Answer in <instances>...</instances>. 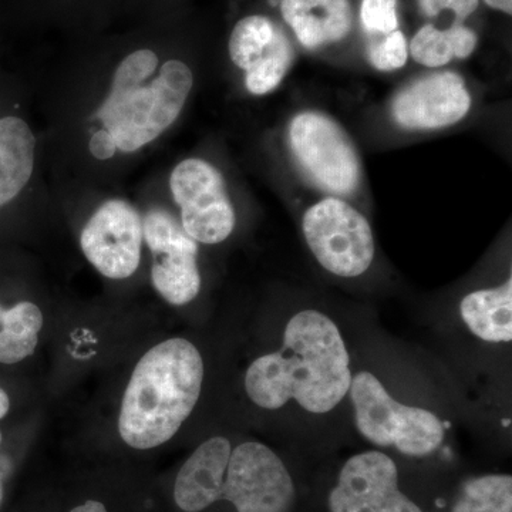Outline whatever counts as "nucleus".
I'll return each mask as SVG.
<instances>
[{"mask_svg":"<svg viewBox=\"0 0 512 512\" xmlns=\"http://www.w3.org/2000/svg\"><path fill=\"white\" fill-rule=\"evenodd\" d=\"M157 66L153 50L128 55L117 67L109 96L97 110V119L123 153L140 150L173 126L194 86V74L180 60H168L151 79Z\"/></svg>","mask_w":512,"mask_h":512,"instance_id":"7ed1b4c3","label":"nucleus"},{"mask_svg":"<svg viewBox=\"0 0 512 512\" xmlns=\"http://www.w3.org/2000/svg\"><path fill=\"white\" fill-rule=\"evenodd\" d=\"M427 18H437L443 12H453L454 22L464 23L476 13L480 0H417Z\"/></svg>","mask_w":512,"mask_h":512,"instance_id":"5701e85b","label":"nucleus"},{"mask_svg":"<svg viewBox=\"0 0 512 512\" xmlns=\"http://www.w3.org/2000/svg\"><path fill=\"white\" fill-rule=\"evenodd\" d=\"M10 409V400L8 394H6L5 390L0 389V419L8 414Z\"/></svg>","mask_w":512,"mask_h":512,"instance_id":"bb28decb","label":"nucleus"},{"mask_svg":"<svg viewBox=\"0 0 512 512\" xmlns=\"http://www.w3.org/2000/svg\"><path fill=\"white\" fill-rule=\"evenodd\" d=\"M170 190L188 237L205 245L221 244L231 237L237 215L217 167L202 158H187L171 173Z\"/></svg>","mask_w":512,"mask_h":512,"instance_id":"0eeeda50","label":"nucleus"},{"mask_svg":"<svg viewBox=\"0 0 512 512\" xmlns=\"http://www.w3.org/2000/svg\"><path fill=\"white\" fill-rule=\"evenodd\" d=\"M460 313L468 330L490 343L512 340V278L495 288L478 289L464 296Z\"/></svg>","mask_w":512,"mask_h":512,"instance_id":"dca6fc26","label":"nucleus"},{"mask_svg":"<svg viewBox=\"0 0 512 512\" xmlns=\"http://www.w3.org/2000/svg\"><path fill=\"white\" fill-rule=\"evenodd\" d=\"M477 45L476 32L464 23L453 22L447 29L427 23L410 40L409 56L421 66L437 69L454 59H468L476 52Z\"/></svg>","mask_w":512,"mask_h":512,"instance_id":"a211bd4d","label":"nucleus"},{"mask_svg":"<svg viewBox=\"0 0 512 512\" xmlns=\"http://www.w3.org/2000/svg\"><path fill=\"white\" fill-rule=\"evenodd\" d=\"M0 500H2V487H0Z\"/></svg>","mask_w":512,"mask_h":512,"instance_id":"cd10ccee","label":"nucleus"},{"mask_svg":"<svg viewBox=\"0 0 512 512\" xmlns=\"http://www.w3.org/2000/svg\"><path fill=\"white\" fill-rule=\"evenodd\" d=\"M451 512H512V477L488 474L468 480Z\"/></svg>","mask_w":512,"mask_h":512,"instance_id":"aec40b11","label":"nucleus"},{"mask_svg":"<svg viewBox=\"0 0 512 512\" xmlns=\"http://www.w3.org/2000/svg\"><path fill=\"white\" fill-rule=\"evenodd\" d=\"M221 500L234 504L237 512H291L295 485L274 450L248 441L232 448Z\"/></svg>","mask_w":512,"mask_h":512,"instance_id":"6e6552de","label":"nucleus"},{"mask_svg":"<svg viewBox=\"0 0 512 512\" xmlns=\"http://www.w3.org/2000/svg\"><path fill=\"white\" fill-rule=\"evenodd\" d=\"M352 377L338 325L325 313L305 309L286 323L282 348L248 367L245 390L261 409L295 402L308 413L325 414L348 396Z\"/></svg>","mask_w":512,"mask_h":512,"instance_id":"f257e3e1","label":"nucleus"},{"mask_svg":"<svg viewBox=\"0 0 512 512\" xmlns=\"http://www.w3.org/2000/svg\"><path fill=\"white\" fill-rule=\"evenodd\" d=\"M43 315L32 302H20L10 309L0 306V363L15 365L35 352Z\"/></svg>","mask_w":512,"mask_h":512,"instance_id":"6ab92c4d","label":"nucleus"},{"mask_svg":"<svg viewBox=\"0 0 512 512\" xmlns=\"http://www.w3.org/2000/svg\"><path fill=\"white\" fill-rule=\"evenodd\" d=\"M473 106L464 77L451 70L427 74L394 94L390 116L409 131H436L460 123Z\"/></svg>","mask_w":512,"mask_h":512,"instance_id":"ddd939ff","label":"nucleus"},{"mask_svg":"<svg viewBox=\"0 0 512 512\" xmlns=\"http://www.w3.org/2000/svg\"><path fill=\"white\" fill-rule=\"evenodd\" d=\"M36 138L26 121L0 119V207L15 200L35 167Z\"/></svg>","mask_w":512,"mask_h":512,"instance_id":"f3484780","label":"nucleus"},{"mask_svg":"<svg viewBox=\"0 0 512 512\" xmlns=\"http://www.w3.org/2000/svg\"><path fill=\"white\" fill-rule=\"evenodd\" d=\"M359 18L363 29L370 35H389L399 29L397 0H362Z\"/></svg>","mask_w":512,"mask_h":512,"instance_id":"4be33fe9","label":"nucleus"},{"mask_svg":"<svg viewBox=\"0 0 512 512\" xmlns=\"http://www.w3.org/2000/svg\"><path fill=\"white\" fill-rule=\"evenodd\" d=\"M204 362L187 339L158 343L137 363L124 393L121 439L148 450L173 439L200 399Z\"/></svg>","mask_w":512,"mask_h":512,"instance_id":"f03ea898","label":"nucleus"},{"mask_svg":"<svg viewBox=\"0 0 512 512\" xmlns=\"http://www.w3.org/2000/svg\"><path fill=\"white\" fill-rule=\"evenodd\" d=\"M332 512H423L399 488L396 463L380 451L346 461L329 495Z\"/></svg>","mask_w":512,"mask_h":512,"instance_id":"9b49d317","label":"nucleus"},{"mask_svg":"<svg viewBox=\"0 0 512 512\" xmlns=\"http://www.w3.org/2000/svg\"><path fill=\"white\" fill-rule=\"evenodd\" d=\"M229 57L245 72L252 96L275 92L291 70L295 50L284 30L264 15L239 20L228 43Z\"/></svg>","mask_w":512,"mask_h":512,"instance_id":"9d476101","label":"nucleus"},{"mask_svg":"<svg viewBox=\"0 0 512 512\" xmlns=\"http://www.w3.org/2000/svg\"><path fill=\"white\" fill-rule=\"evenodd\" d=\"M484 3L488 8L498 10L504 15H512V0H484Z\"/></svg>","mask_w":512,"mask_h":512,"instance_id":"393cba45","label":"nucleus"},{"mask_svg":"<svg viewBox=\"0 0 512 512\" xmlns=\"http://www.w3.org/2000/svg\"><path fill=\"white\" fill-rule=\"evenodd\" d=\"M281 15L299 45L311 52L343 42L355 26L350 0H281Z\"/></svg>","mask_w":512,"mask_h":512,"instance_id":"4468645a","label":"nucleus"},{"mask_svg":"<svg viewBox=\"0 0 512 512\" xmlns=\"http://www.w3.org/2000/svg\"><path fill=\"white\" fill-rule=\"evenodd\" d=\"M409 57V42L399 29L380 36L367 47V59L379 72L390 73L403 69Z\"/></svg>","mask_w":512,"mask_h":512,"instance_id":"412c9836","label":"nucleus"},{"mask_svg":"<svg viewBox=\"0 0 512 512\" xmlns=\"http://www.w3.org/2000/svg\"><path fill=\"white\" fill-rule=\"evenodd\" d=\"M231 451V441L212 437L185 461L174 485L175 503L181 510L200 512L221 500Z\"/></svg>","mask_w":512,"mask_h":512,"instance_id":"2eb2a0df","label":"nucleus"},{"mask_svg":"<svg viewBox=\"0 0 512 512\" xmlns=\"http://www.w3.org/2000/svg\"><path fill=\"white\" fill-rule=\"evenodd\" d=\"M143 238L153 251L154 288L174 306L187 305L201 291L198 242L165 210H151L143 221Z\"/></svg>","mask_w":512,"mask_h":512,"instance_id":"1a4fd4ad","label":"nucleus"},{"mask_svg":"<svg viewBox=\"0 0 512 512\" xmlns=\"http://www.w3.org/2000/svg\"><path fill=\"white\" fill-rule=\"evenodd\" d=\"M143 221L126 201L110 200L94 212L80 235L90 264L110 279L130 278L141 261Z\"/></svg>","mask_w":512,"mask_h":512,"instance_id":"f8f14e48","label":"nucleus"},{"mask_svg":"<svg viewBox=\"0 0 512 512\" xmlns=\"http://www.w3.org/2000/svg\"><path fill=\"white\" fill-rule=\"evenodd\" d=\"M289 153L316 187L333 197L356 194L363 180L362 161L352 138L338 121L316 110H303L286 127Z\"/></svg>","mask_w":512,"mask_h":512,"instance_id":"39448f33","label":"nucleus"},{"mask_svg":"<svg viewBox=\"0 0 512 512\" xmlns=\"http://www.w3.org/2000/svg\"><path fill=\"white\" fill-rule=\"evenodd\" d=\"M360 436L377 447L396 448L410 457L434 453L446 431L436 414L397 402L373 373H356L349 389Z\"/></svg>","mask_w":512,"mask_h":512,"instance_id":"20e7f679","label":"nucleus"},{"mask_svg":"<svg viewBox=\"0 0 512 512\" xmlns=\"http://www.w3.org/2000/svg\"><path fill=\"white\" fill-rule=\"evenodd\" d=\"M90 151L99 160H109L116 154L117 147L113 137L104 128H101L90 140Z\"/></svg>","mask_w":512,"mask_h":512,"instance_id":"b1692460","label":"nucleus"},{"mask_svg":"<svg viewBox=\"0 0 512 512\" xmlns=\"http://www.w3.org/2000/svg\"><path fill=\"white\" fill-rule=\"evenodd\" d=\"M302 232L312 255L329 274L357 278L373 264L376 245L370 222L345 198L325 195L306 208Z\"/></svg>","mask_w":512,"mask_h":512,"instance_id":"423d86ee","label":"nucleus"},{"mask_svg":"<svg viewBox=\"0 0 512 512\" xmlns=\"http://www.w3.org/2000/svg\"><path fill=\"white\" fill-rule=\"evenodd\" d=\"M70 512H107L106 507L99 501H86V503L79 505V507L73 508Z\"/></svg>","mask_w":512,"mask_h":512,"instance_id":"a878e982","label":"nucleus"},{"mask_svg":"<svg viewBox=\"0 0 512 512\" xmlns=\"http://www.w3.org/2000/svg\"><path fill=\"white\" fill-rule=\"evenodd\" d=\"M0 443H2V431H0Z\"/></svg>","mask_w":512,"mask_h":512,"instance_id":"c85d7f7f","label":"nucleus"}]
</instances>
